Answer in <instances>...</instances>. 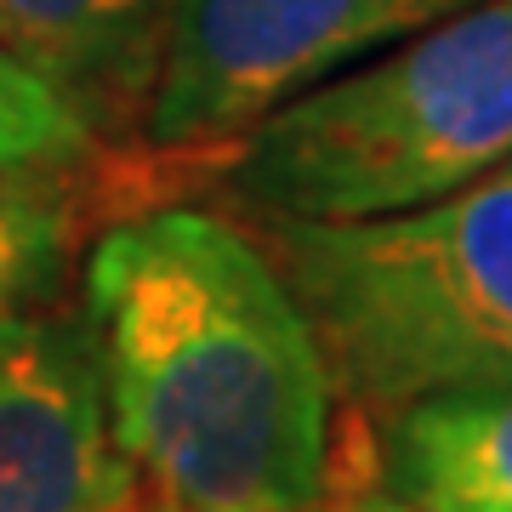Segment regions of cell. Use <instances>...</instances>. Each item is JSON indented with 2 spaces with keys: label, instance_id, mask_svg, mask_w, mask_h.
<instances>
[{
  "label": "cell",
  "instance_id": "3957f363",
  "mask_svg": "<svg viewBox=\"0 0 512 512\" xmlns=\"http://www.w3.org/2000/svg\"><path fill=\"white\" fill-rule=\"evenodd\" d=\"M245 228L296 291L348 416L512 387V160L387 217Z\"/></svg>",
  "mask_w": 512,
  "mask_h": 512
},
{
  "label": "cell",
  "instance_id": "8992f818",
  "mask_svg": "<svg viewBox=\"0 0 512 512\" xmlns=\"http://www.w3.org/2000/svg\"><path fill=\"white\" fill-rule=\"evenodd\" d=\"M177 0H0V46L74 103L103 143H137Z\"/></svg>",
  "mask_w": 512,
  "mask_h": 512
},
{
  "label": "cell",
  "instance_id": "ba28073f",
  "mask_svg": "<svg viewBox=\"0 0 512 512\" xmlns=\"http://www.w3.org/2000/svg\"><path fill=\"white\" fill-rule=\"evenodd\" d=\"M97 177H0V319L40 313L69 296L86 234V188Z\"/></svg>",
  "mask_w": 512,
  "mask_h": 512
},
{
  "label": "cell",
  "instance_id": "6da1fadb",
  "mask_svg": "<svg viewBox=\"0 0 512 512\" xmlns=\"http://www.w3.org/2000/svg\"><path fill=\"white\" fill-rule=\"evenodd\" d=\"M80 313L114 439L154 507L302 512L342 484H376L365 421L234 211L165 200L103 222L80 256Z\"/></svg>",
  "mask_w": 512,
  "mask_h": 512
},
{
  "label": "cell",
  "instance_id": "8fae6325",
  "mask_svg": "<svg viewBox=\"0 0 512 512\" xmlns=\"http://www.w3.org/2000/svg\"><path fill=\"white\" fill-rule=\"evenodd\" d=\"M143 512H177V507H154V501H148V507Z\"/></svg>",
  "mask_w": 512,
  "mask_h": 512
},
{
  "label": "cell",
  "instance_id": "52a82bcc",
  "mask_svg": "<svg viewBox=\"0 0 512 512\" xmlns=\"http://www.w3.org/2000/svg\"><path fill=\"white\" fill-rule=\"evenodd\" d=\"M365 433L370 478L416 512H512V387L427 393Z\"/></svg>",
  "mask_w": 512,
  "mask_h": 512
},
{
  "label": "cell",
  "instance_id": "7a4b0ae2",
  "mask_svg": "<svg viewBox=\"0 0 512 512\" xmlns=\"http://www.w3.org/2000/svg\"><path fill=\"white\" fill-rule=\"evenodd\" d=\"M512 160V0H473L262 114L194 165L245 222H359Z\"/></svg>",
  "mask_w": 512,
  "mask_h": 512
},
{
  "label": "cell",
  "instance_id": "30bf717a",
  "mask_svg": "<svg viewBox=\"0 0 512 512\" xmlns=\"http://www.w3.org/2000/svg\"><path fill=\"white\" fill-rule=\"evenodd\" d=\"M302 512H416L410 501H399L393 490H382V484H342V490L319 495L313 507Z\"/></svg>",
  "mask_w": 512,
  "mask_h": 512
},
{
  "label": "cell",
  "instance_id": "277c9868",
  "mask_svg": "<svg viewBox=\"0 0 512 512\" xmlns=\"http://www.w3.org/2000/svg\"><path fill=\"white\" fill-rule=\"evenodd\" d=\"M473 0H177L137 154L183 171L308 86Z\"/></svg>",
  "mask_w": 512,
  "mask_h": 512
},
{
  "label": "cell",
  "instance_id": "9c48e42d",
  "mask_svg": "<svg viewBox=\"0 0 512 512\" xmlns=\"http://www.w3.org/2000/svg\"><path fill=\"white\" fill-rule=\"evenodd\" d=\"M103 165L109 143L69 97L0 46V177H97Z\"/></svg>",
  "mask_w": 512,
  "mask_h": 512
},
{
  "label": "cell",
  "instance_id": "5b68a950",
  "mask_svg": "<svg viewBox=\"0 0 512 512\" xmlns=\"http://www.w3.org/2000/svg\"><path fill=\"white\" fill-rule=\"evenodd\" d=\"M80 302L0 319V512H143Z\"/></svg>",
  "mask_w": 512,
  "mask_h": 512
}]
</instances>
